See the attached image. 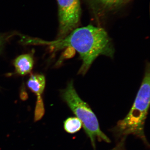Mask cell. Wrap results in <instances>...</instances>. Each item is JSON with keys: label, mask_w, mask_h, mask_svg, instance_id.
Wrapping results in <instances>:
<instances>
[{"label": "cell", "mask_w": 150, "mask_h": 150, "mask_svg": "<svg viewBox=\"0 0 150 150\" xmlns=\"http://www.w3.org/2000/svg\"><path fill=\"white\" fill-rule=\"evenodd\" d=\"M35 40V43L49 45L53 51H59L65 48L76 50L82 61L78 74L83 76L87 72L92 64L98 56L103 55L112 58L114 56L113 44L107 33L102 28L91 25L77 28L60 40L51 42Z\"/></svg>", "instance_id": "1"}, {"label": "cell", "mask_w": 150, "mask_h": 150, "mask_svg": "<svg viewBox=\"0 0 150 150\" xmlns=\"http://www.w3.org/2000/svg\"><path fill=\"white\" fill-rule=\"evenodd\" d=\"M150 65L146 67L144 76L133 106L127 115L118 122L115 133L126 137L132 134L148 144L144 134V124L150 105Z\"/></svg>", "instance_id": "2"}, {"label": "cell", "mask_w": 150, "mask_h": 150, "mask_svg": "<svg viewBox=\"0 0 150 150\" xmlns=\"http://www.w3.org/2000/svg\"><path fill=\"white\" fill-rule=\"evenodd\" d=\"M61 96L76 117L82 123L86 134L95 149L96 140L110 143V139L101 131L98 120L88 104L80 97L74 87L73 81H70L61 93Z\"/></svg>", "instance_id": "3"}, {"label": "cell", "mask_w": 150, "mask_h": 150, "mask_svg": "<svg viewBox=\"0 0 150 150\" xmlns=\"http://www.w3.org/2000/svg\"><path fill=\"white\" fill-rule=\"evenodd\" d=\"M59 32L57 40L67 36L79 24L81 15L80 0H57Z\"/></svg>", "instance_id": "4"}, {"label": "cell", "mask_w": 150, "mask_h": 150, "mask_svg": "<svg viewBox=\"0 0 150 150\" xmlns=\"http://www.w3.org/2000/svg\"><path fill=\"white\" fill-rule=\"evenodd\" d=\"M97 17L117 9L129 0H85Z\"/></svg>", "instance_id": "5"}, {"label": "cell", "mask_w": 150, "mask_h": 150, "mask_svg": "<svg viewBox=\"0 0 150 150\" xmlns=\"http://www.w3.org/2000/svg\"><path fill=\"white\" fill-rule=\"evenodd\" d=\"M13 65L16 73L21 76L29 74L33 69L34 59L31 54H24L17 57Z\"/></svg>", "instance_id": "6"}, {"label": "cell", "mask_w": 150, "mask_h": 150, "mask_svg": "<svg viewBox=\"0 0 150 150\" xmlns=\"http://www.w3.org/2000/svg\"><path fill=\"white\" fill-rule=\"evenodd\" d=\"M27 84L28 88L37 96H41L46 86V79L41 74H33L28 79Z\"/></svg>", "instance_id": "7"}, {"label": "cell", "mask_w": 150, "mask_h": 150, "mask_svg": "<svg viewBox=\"0 0 150 150\" xmlns=\"http://www.w3.org/2000/svg\"><path fill=\"white\" fill-rule=\"evenodd\" d=\"M82 123L77 117H70L64 122V128L67 133L75 134L80 130Z\"/></svg>", "instance_id": "8"}, {"label": "cell", "mask_w": 150, "mask_h": 150, "mask_svg": "<svg viewBox=\"0 0 150 150\" xmlns=\"http://www.w3.org/2000/svg\"><path fill=\"white\" fill-rule=\"evenodd\" d=\"M44 112L45 109L42 97L37 96L34 114V121H38L40 120L43 117Z\"/></svg>", "instance_id": "9"}, {"label": "cell", "mask_w": 150, "mask_h": 150, "mask_svg": "<svg viewBox=\"0 0 150 150\" xmlns=\"http://www.w3.org/2000/svg\"><path fill=\"white\" fill-rule=\"evenodd\" d=\"M14 33H0V53L2 50L4 45L7 40L11 37L14 35Z\"/></svg>", "instance_id": "10"}, {"label": "cell", "mask_w": 150, "mask_h": 150, "mask_svg": "<svg viewBox=\"0 0 150 150\" xmlns=\"http://www.w3.org/2000/svg\"><path fill=\"white\" fill-rule=\"evenodd\" d=\"M126 137H123L121 142L111 150H125V140Z\"/></svg>", "instance_id": "11"}]
</instances>
